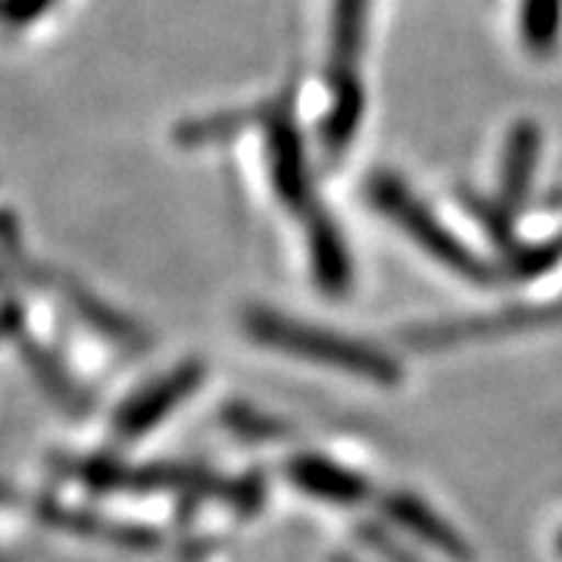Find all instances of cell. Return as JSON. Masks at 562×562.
Listing matches in <instances>:
<instances>
[{
    "label": "cell",
    "instance_id": "3957f363",
    "mask_svg": "<svg viewBox=\"0 0 562 562\" xmlns=\"http://www.w3.org/2000/svg\"><path fill=\"white\" fill-rule=\"evenodd\" d=\"M266 122V140H269V169H272V184L279 201L291 213H313V191L306 181V166H303V144L291 116L276 106V110H262Z\"/></svg>",
    "mask_w": 562,
    "mask_h": 562
},
{
    "label": "cell",
    "instance_id": "5b68a950",
    "mask_svg": "<svg viewBox=\"0 0 562 562\" xmlns=\"http://www.w3.org/2000/svg\"><path fill=\"white\" fill-rule=\"evenodd\" d=\"M541 128L531 120L516 122L506 138L501 169V206L506 213L519 210L528 198V188L535 179V169L541 160Z\"/></svg>",
    "mask_w": 562,
    "mask_h": 562
},
{
    "label": "cell",
    "instance_id": "7a4b0ae2",
    "mask_svg": "<svg viewBox=\"0 0 562 562\" xmlns=\"http://www.w3.org/2000/svg\"><path fill=\"white\" fill-rule=\"evenodd\" d=\"M366 194H369V203L379 213H384L387 220L397 222L425 254H431L435 260H441L447 269L460 272L462 279L491 281V269L397 176L375 172L372 179L366 181Z\"/></svg>",
    "mask_w": 562,
    "mask_h": 562
},
{
    "label": "cell",
    "instance_id": "30bf717a",
    "mask_svg": "<svg viewBox=\"0 0 562 562\" xmlns=\"http://www.w3.org/2000/svg\"><path fill=\"white\" fill-rule=\"evenodd\" d=\"M366 16H369V0H335V13H331L335 72H353V63L360 57L362 38H366Z\"/></svg>",
    "mask_w": 562,
    "mask_h": 562
},
{
    "label": "cell",
    "instance_id": "ba28073f",
    "mask_svg": "<svg viewBox=\"0 0 562 562\" xmlns=\"http://www.w3.org/2000/svg\"><path fill=\"white\" fill-rule=\"evenodd\" d=\"M288 479L306 494L325 503H341V506H353V503L366 501V494H369V484L362 482L360 475L347 472L331 460H322V457H297L288 465Z\"/></svg>",
    "mask_w": 562,
    "mask_h": 562
},
{
    "label": "cell",
    "instance_id": "52a82bcc",
    "mask_svg": "<svg viewBox=\"0 0 562 562\" xmlns=\"http://www.w3.org/2000/svg\"><path fill=\"white\" fill-rule=\"evenodd\" d=\"M310 260L322 291L328 294H344L353 281V262L347 254V244L341 238V228L328 220L325 213L313 210L310 216Z\"/></svg>",
    "mask_w": 562,
    "mask_h": 562
},
{
    "label": "cell",
    "instance_id": "9c48e42d",
    "mask_svg": "<svg viewBox=\"0 0 562 562\" xmlns=\"http://www.w3.org/2000/svg\"><path fill=\"white\" fill-rule=\"evenodd\" d=\"M362 113H366V91L360 79L353 72H335V98H331L328 116L322 122V144L331 157L341 154L357 135Z\"/></svg>",
    "mask_w": 562,
    "mask_h": 562
},
{
    "label": "cell",
    "instance_id": "8fae6325",
    "mask_svg": "<svg viewBox=\"0 0 562 562\" xmlns=\"http://www.w3.org/2000/svg\"><path fill=\"white\" fill-rule=\"evenodd\" d=\"M519 29L531 57L553 54L562 35V0H522Z\"/></svg>",
    "mask_w": 562,
    "mask_h": 562
},
{
    "label": "cell",
    "instance_id": "6da1fadb",
    "mask_svg": "<svg viewBox=\"0 0 562 562\" xmlns=\"http://www.w3.org/2000/svg\"><path fill=\"white\" fill-rule=\"evenodd\" d=\"M244 328L250 331V338H257L266 347H276L281 353L301 357V360L322 362L331 369H344L357 379L375 384H397L401 382V362L394 357L382 353L379 347L366 341H353L325 328H313L306 322L288 319L272 310H250Z\"/></svg>",
    "mask_w": 562,
    "mask_h": 562
},
{
    "label": "cell",
    "instance_id": "4fadbf2b",
    "mask_svg": "<svg viewBox=\"0 0 562 562\" xmlns=\"http://www.w3.org/2000/svg\"><path fill=\"white\" fill-rule=\"evenodd\" d=\"M369 541L375 543V550L382 553L384 560H391V562H416V560H406L401 553V547L394 541H387L384 535H379V531H369Z\"/></svg>",
    "mask_w": 562,
    "mask_h": 562
},
{
    "label": "cell",
    "instance_id": "7c38bea8",
    "mask_svg": "<svg viewBox=\"0 0 562 562\" xmlns=\"http://www.w3.org/2000/svg\"><path fill=\"white\" fill-rule=\"evenodd\" d=\"M50 0H7V13L13 22H29L38 16Z\"/></svg>",
    "mask_w": 562,
    "mask_h": 562
},
{
    "label": "cell",
    "instance_id": "5bb4252c",
    "mask_svg": "<svg viewBox=\"0 0 562 562\" xmlns=\"http://www.w3.org/2000/svg\"><path fill=\"white\" fill-rule=\"evenodd\" d=\"M557 547H560V557H562V535H560V541H557Z\"/></svg>",
    "mask_w": 562,
    "mask_h": 562
},
{
    "label": "cell",
    "instance_id": "8992f818",
    "mask_svg": "<svg viewBox=\"0 0 562 562\" xmlns=\"http://www.w3.org/2000/svg\"><path fill=\"white\" fill-rule=\"evenodd\" d=\"M384 509H387V516H391L394 522L403 525L409 535H416V538L428 543V547L441 550L443 557H450V560L457 562H472L469 543L462 541L460 535L443 522L441 516H438L428 503H422L419 497L394 494V497L384 501Z\"/></svg>",
    "mask_w": 562,
    "mask_h": 562
},
{
    "label": "cell",
    "instance_id": "277c9868",
    "mask_svg": "<svg viewBox=\"0 0 562 562\" xmlns=\"http://www.w3.org/2000/svg\"><path fill=\"white\" fill-rule=\"evenodd\" d=\"M201 384V366H181L179 372H172L160 384L147 387L140 397L128 403L120 413V431L125 438H138L144 431H150L162 416H169L194 387Z\"/></svg>",
    "mask_w": 562,
    "mask_h": 562
}]
</instances>
